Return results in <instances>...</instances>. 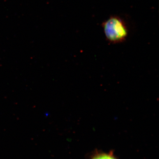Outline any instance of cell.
<instances>
[{"label": "cell", "instance_id": "cell-1", "mask_svg": "<svg viewBox=\"0 0 159 159\" xmlns=\"http://www.w3.org/2000/svg\"><path fill=\"white\" fill-rule=\"evenodd\" d=\"M106 39L112 43L123 42L127 38L129 29L123 18L117 15L111 16L102 23Z\"/></svg>", "mask_w": 159, "mask_h": 159}, {"label": "cell", "instance_id": "cell-2", "mask_svg": "<svg viewBox=\"0 0 159 159\" xmlns=\"http://www.w3.org/2000/svg\"><path fill=\"white\" fill-rule=\"evenodd\" d=\"M91 159H118L113 152H99L95 154Z\"/></svg>", "mask_w": 159, "mask_h": 159}]
</instances>
